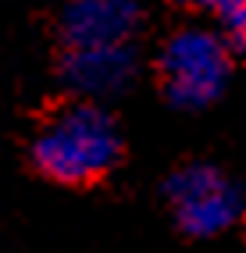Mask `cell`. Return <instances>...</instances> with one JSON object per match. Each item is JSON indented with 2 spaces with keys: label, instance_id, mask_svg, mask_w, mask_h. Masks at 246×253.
Masks as SVG:
<instances>
[{
  "label": "cell",
  "instance_id": "1",
  "mask_svg": "<svg viewBox=\"0 0 246 253\" xmlns=\"http://www.w3.org/2000/svg\"><path fill=\"white\" fill-rule=\"evenodd\" d=\"M122 157L118 122L89 100H72L43 122L32 139V164L61 185H89Z\"/></svg>",
  "mask_w": 246,
  "mask_h": 253
},
{
  "label": "cell",
  "instance_id": "2",
  "mask_svg": "<svg viewBox=\"0 0 246 253\" xmlns=\"http://www.w3.org/2000/svg\"><path fill=\"white\" fill-rule=\"evenodd\" d=\"M232 50L210 29H178L157 54L161 89L182 111L210 107L228 86Z\"/></svg>",
  "mask_w": 246,
  "mask_h": 253
},
{
  "label": "cell",
  "instance_id": "3",
  "mask_svg": "<svg viewBox=\"0 0 246 253\" xmlns=\"http://www.w3.org/2000/svg\"><path fill=\"white\" fill-rule=\"evenodd\" d=\"M164 200L171 207L175 225L193 239H214L246 214L243 189L221 168L204 161L175 168L164 182Z\"/></svg>",
  "mask_w": 246,
  "mask_h": 253
},
{
  "label": "cell",
  "instance_id": "4",
  "mask_svg": "<svg viewBox=\"0 0 246 253\" xmlns=\"http://www.w3.org/2000/svg\"><path fill=\"white\" fill-rule=\"evenodd\" d=\"M139 72V57L132 43L122 46H82L64 50L61 57V79L79 100H111L132 86Z\"/></svg>",
  "mask_w": 246,
  "mask_h": 253
},
{
  "label": "cell",
  "instance_id": "5",
  "mask_svg": "<svg viewBox=\"0 0 246 253\" xmlns=\"http://www.w3.org/2000/svg\"><path fill=\"white\" fill-rule=\"evenodd\" d=\"M136 29H139L136 0H68L61 11L64 50L122 46V43H132Z\"/></svg>",
  "mask_w": 246,
  "mask_h": 253
},
{
  "label": "cell",
  "instance_id": "6",
  "mask_svg": "<svg viewBox=\"0 0 246 253\" xmlns=\"http://www.w3.org/2000/svg\"><path fill=\"white\" fill-rule=\"evenodd\" d=\"M200 7L214 14L228 50H246V0H200Z\"/></svg>",
  "mask_w": 246,
  "mask_h": 253
},
{
  "label": "cell",
  "instance_id": "7",
  "mask_svg": "<svg viewBox=\"0 0 246 253\" xmlns=\"http://www.w3.org/2000/svg\"><path fill=\"white\" fill-rule=\"evenodd\" d=\"M175 4H200V0H175Z\"/></svg>",
  "mask_w": 246,
  "mask_h": 253
}]
</instances>
